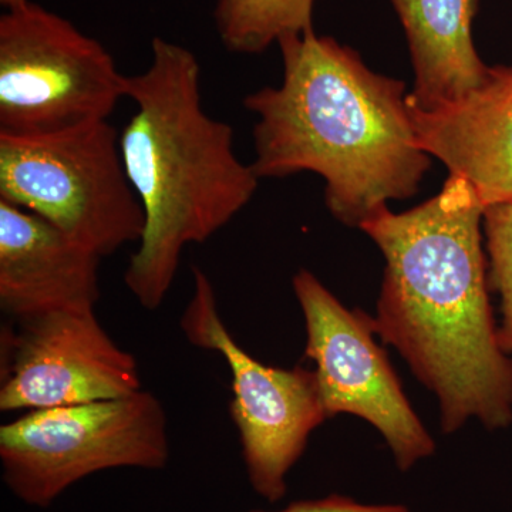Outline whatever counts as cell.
I'll return each mask as SVG.
<instances>
[{"mask_svg": "<svg viewBox=\"0 0 512 512\" xmlns=\"http://www.w3.org/2000/svg\"><path fill=\"white\" fill-rule=\"evenodd\" d=\"M483 231L491 291L500 296V336L512 357V200L484 210Z\"/></svg>", "mask_w": 512, "mask_h": 512, "instance_id": "cell-14", "label": "cell"}, {"mask_svg": "<svg viewBox=\"0 0 512 512\" xmlns=\"http://www.w3.org/2000/svg\"><path fill=\"white\" fill-rule=\"evenodd\" d=\"M101 259L43 218L0 201V308L16 322L94 311Z\"/></svg>", "mask_w": 512, "mask_h": 512, "instance_id": "cell-10", "label": "cell"}, {"mask_svg": "<svg viewBox=\"0 0 512 512\" xmlns=\"http://www.w3.org/2000/svg\"><path fill=\"white\" fill-rule=\"evenodd\" d=\"M136 110L121 130L120 153L144 212V231L124 282L156 311L181 255L234 220L254 198L259 177L234 147V130L205 110L201 64L187 47L154 37L144 72L126 76Z\"/></svg>", "mask_w": 512, "mask_h": 512, "instance_id": "cell-3", "label": "cell"}, {"mask_svg": "<svg viewBox=\"0 0 512 512\" xmlns=\"http://www.w3.org/2000/svg\"><path fill=\"white\" fill-rule=\"evenodd\" d=\"M0 2L8 9L12 8V6L20 5V3L26 2V0H0Z\"/></svg>", "mask_w": 512, "mask_h": 512, "instance_id": "cell-16", "label": "cell"}, {"mask_svg": "<svg viewBox=\"0 0 512 512\" xmlns=\"http://www.w3.org/2000/svg\"><path fill=\"white\" fill-rule=\"evenodd\" d=\"M249 512H410L402 504H363L348 495L330 494L316 500L295 501L279 511Z\"/></svg>", "mask_w": 512, "mask_h": 512, "instance_id": "cell-15", "label": "cell"}, {"mask_svg": "<svg viewBox=\"0 0 512 512\" xmlns=\"http://www.w3.org/2000/svg\"><path fill=\"white\" fill-rule=\"evenodd\" d=\"M109 120L35 134L0 133V201L43 218L101 256L140 242L144 212Z\"/></svg>", "mask_w": 512, "mask_h": 512, "instance_id": "cell-4", "label": "cell"}, {"mask_svg": "<svg viewBox=\"0 0 512 512\" xmlns=\"http://www.w3.org/2000/svg\"><path fill=\"white\" fill-rule=\"evenodd\" d=\"M143 390L136 357L96 313L55 312L2 332L3 413L120 399Z\"/></svg>", "mask_w": 512, "mask_h": 512, "instance_id": "cell-9", "label": "cell"}, {"mask_svg": "<svg viewBox=\"0 0 512 512\" xmlns=\"http://www.w3.org/2000/svg\"><path fill=\"white\" fill-rule=\"evenodd\" d=\"M315 0H215L222 45L239 55H259L282 37L313 30Z\"/></svg>", "mask_w": 512, "mask_h": 512, "instance_id": "cell-13", "label": "cell"}, {"mask_svg": "<svg viewBox=\"0 0 512 512\" xmlns=\"http://www.w3.org/2000/svg\"><path fill=\"white\" fill-rule=\"evenodd\" d=\"M406 35L414 70L407 101L421 110L453 103L477 89L487 64L473 39L478 0H390Z\"/></svg>", "mask_w": 512, "mask_h": 512, "instance_id": "cell-12", "label": "cell"}, {"mask_svg": "<svg viewBox=\"0 0 512 512\" xmlns=\"http://www.w3.org/2000/svg\"><path fill=\"white\" fill-rule=\"evenodd\" d=\"M407 109L420 147L473 185L484 208L512 200V66L488 67L453 103L421 110L407 101Z\"/></svg>", "mask_w": 512, "mask_h": 512, "instance_id": "cell-11", "label": "cell"}, {"mask_svg": "<svg viewBox=\"0 0 512 512\" xmlns=\"http://www.w3.org/2000/svg\"><path fill=\"white\" fill-rule=\"evenodd\" d=\"M170 457L167 412L144 389L33 410L0 427L2 481L29 507H52L72 485L101 471L164 470Z\"/></svg>", "mask_w": 512, "mask_h": 512, "instance_id": "cell-5", "label": "cell"}, {"mask_svg": "<svg viewBox=\"0 0 512 512\" xmlns=\"http://www.w3.org/2000/svg\"><path fill=\"white\" fill-rule=\"evenodd\" d=\"M292 288L305 318V356L315 363L329 419L352 414L375 427L402 473L433 456L436 440L377 343L373 318L346 308L308 269L296 272Z\"/></svg>", "mask_w": 512, "mask_h": 512, "instance_id": "cell-8", "label": "cell"}, {"mask_svg": "<svg viewBox=\"0 0 512 512\" xmlns=\"http://www.w3.org/2000/svg\"><path fill=\"white\" fill-rule=\"evenodd\" d=\"M284 79L248 94L259 180L315 173L332 217L359 228L392 200L419 194L431 157L417 141L406 84L370 70L315 30L278 42Z\"/></svg>", "mask_w": 512, "mask_h": 512, "instance_id": "cell-2", "label": "cell"}, {"mask_svg": "<svg viewBox=\"0 0 512 512\" xmlns=\"http://www.w3.org/2000/svg\"><path fill=\"white\" fill-rule=\"evenodd\" d=\"M484 210L473 185L450 174L430 200L384 208L360 227L384 258L377 336L434 394L444 434L468 421L512 424V357L490 301Z\"/></svg>", "mask_w": 512, "mask_h": 512, "instance_id": "cell-1", "label": "cell"}, {"mask_svg": "<svg viewBox=\"0 0 512 512\" xmlns=\"http://www.w3.org/2000/svg\"><path fill=\"white\" fill-rule=\"evenodd\" d=\"M192 275L194 293L181 316V330L190 345L217 352L227 362L234 394L229 410L249 484L268 503H278L309 437L329 420L315 370L281 369L249 355L222 322L210 278L198 266Z\"/></svg>", "mask_w": 512, "mask_h": 512, "instance_id": "cell-7", "label": "cell"}, {"mask_svg": "<svg viewBox=\"0 0 512 512\" xmlns=\"http://www.w3.org/2000/svg\"><path fill=\"white\" fill-rule=\"evenodd\" d=\"M126 74L99 40L26 2L0 18V133L35 136L107 121Z\"/></svg>", "mask_w": 512, "mask_h": 512, "instance_id": "cell-6", "label": "cell"}]
</instances>
